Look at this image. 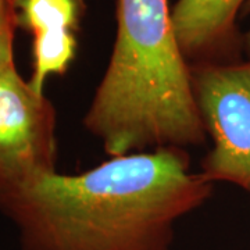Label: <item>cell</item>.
Here are the masks:
<instances>
[{
  "label": "cell",
  "instance_id": "cell-1",
  "mask_svg": "<svg viewBox=\"0 0 250 250\" xmlns=\"http://www.w3.org/2000/svg\"><path fill=\"white\" fill-rule=\"evenodd\" d=\"M189 152L110 157L77 175H41L0 197L22 250H170L174 224L211 196Z\"/></svg>",
  "mask_w": 250,
  "mask_h": 250
},
{
  "label": "cell",
  "instance_id": "cell-2",
  "mask_svg": "<svg viewBox=\"0 0 250 250\" xmlns=\"http://www.w3.org/2000/svg\"><path fill=\"white\" fill-rule=\"evenodd\" d=\"M110 157L207 141L168 0H117V38L83 118Z\"/></svg>",
  "mask_w": 250,
  "mask_h": 250
},
{
  "label": "cell",
  "instance_id": "cell-3",
  "mask_svg": "<svg viewBox=\"0 0 250 250\" xmlns=\"http://www.w3.org/2000/svg\"><path fill=\"white\" fill-rule=\"evenodd\" d=\"M197 111L211 149L200 161L208 182H229L250 195V57L189 65Z\"/></svg>",
  "mask_w": 250,
  "mask_h": 250
},
{
  "label": "cell",
  "instance_id": "cell-4",
  "mask_svg": "<svg viewBox=\"0 0 250 250\" xmlns=\"http://www.w3.org/2000/svg\"><path fill=\"white\" fill-rule=\"evenodd\" d=\"M57 113L13 67L0 75V197L56 170Z\"/></svg>",
  "mask_w": 250,
  "mask_h": 250
},
{
  "label": "cell",
  "instance_id": "cell-5",
  "mask_svg": "<svg viewBox=\"0 0 250 250\" xmlns=\"http://www.w3.org/2000/svg\"><path fill=\"white\" fill-rule=\"evenodd\" d=\"M246 0H178L172 24L181 53L189 65L243 60L245 34L238 16Z\"/></svg>",
  "mask_w": 250,
  "mask_h": 250
},
{
  "label": "cell",
  "instance_id": "cell-6",
  "mask_svg": "<svg viewBox=\"0 0 250 250\" xmlns=\"http://www.w3.org/2000/svg\"><path fill=\"white\" fill-rule=\"evenodd\" d=\"M17 27L34 38L29 85L45 95L50 75H64L75 59L83 0H13Z\"/></svg>",
  "mask_w": 250,
  "mask_h": 250
},
{
  "label": "cell",
  "instance_id": "cell-7",
  "mask_svg": "<svg viewBox=\"0 0 250 250\" xmlns=\"http://www.w3.org/2000/svg\"><path fill=\"white\" fill-rule=\"evenodd\" d=\"M16 9L13 0H0V75L16 67L14 62V29Z\"/></svg>",
  "mask_w": 250,
  "mask_h": 250
},
{
  "label": "cell",
  "instance_id": "cell-8",
  "mask_svg": "<svg viewBox=\"0 0 250 250\" xmlns=\"http://www.w3.org/2000/svg\"><path fill=\"white\" fill-rule=\"evenodd\" d=\"M250 14V0H246V3L243 4V9L241 11L242 17L249 16ZM245 53L249 54L250 57V31L245 34Z\"/></svg>",
  "mask_w": 250,
  "mask_h": 250
}]
</instances>
